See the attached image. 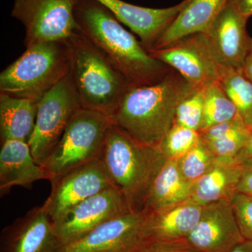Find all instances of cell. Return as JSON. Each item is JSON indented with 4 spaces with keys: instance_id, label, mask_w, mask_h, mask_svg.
I'll use <instances>...</instances> for the list:
<instances>
[{
    "instance_id": "e0dca14e",
    "label": "cell",
    "mask_w": 252,
    "mask_h": 252,
    "mask_svg": "<svg viewBox=\"0 0 252 252\" xmlns=\"http://www.w3.org/2000/svg\"><path fill=\"white\" fill-rule=\"evenodd\" d=\"M203 209V206L190 199L161 210L144 211L147 242L187 239L198 223Z\"/></svg>"
},
{
    "instance_id": "277c9868",
    "label": "cell",
    "mask_w": 252,
    "mask_h": 252,
    "mask_svg": "<svg viewBox=\"0 0 252 252\" xmlns=\"http://www.w3.org/2000/svg\"><path fill=\"white\" fill-rule=\"evenodd\" d=\"M66 41L70 54L69 76L81 107L112 119L129 86L125 78L79 31Z\"/></svg>"
},
{
    "instance_id": "2e32d148",
    "label": "cell",
    "mask_w": 252,
    "mask_h": 252,
    "mask_svg": "<svg viewBox=\"0 0 252 252\" xmlns=\"http://www.w3.org/2000/svg\"><path fill=\"white\" fill-rule=\"evenodd\" d=\"M61 245L42 206L32 209L1 233V252H57Z\"/></svg>"
},
{
    "instance_id": "ffe728a7",
    "label": "cell",
    "mask_w": 252,
    "mask_h": 252,
    "mask_svg": "<svg viewBox=\"0 0 252 252\" xmlns=\"http://www.w3.org/2000/svg\"><path fill=\"white\" fill-rule=\"evenodd\" d=\"M228 1L190 0L151 50L162 49L185 36L205 32Z\"/></svg>"
},
{
    "instance_id": "4dcf8cb0",
    "label": "cell",
    "mask_w": 252,
    "mask_h": 252,
    "mask_svg": "<svg viewBox=\"0 0 252 252\" xmlns=\"http://www.w3.org/2000/svg\"><path fill=\"white\" fill-rule=\"evenodd\" d=\"M137 252H198L184 240L172 241H149Z\"/></svg>"
},
{
    "instance_id": "484cf974",
    "label": "cell",
    "mask_w": 252,
    "mask_h": 252,
    "mask_svg": "<svg viewBox=\"0 0 252 252\" xmlns=\"http://www.w3.org/2000/svg\"><path fill=\"white\" fill-rule=\"evenodd\" d=\"M200 141L198 131L174 124L158 147L167 159L179 160Z\"/></svg>"
},
{
    "instance_id": "9a60e30c",
    "label": "cell",
    "mask_w": 252,
    "mask_h": 252,
    "mask_svg": "<svg viewBox=\"0 0 252 252\" xmlns=\"http://www.w3.org/2000/svg\"><path fill=\"white\" fill-rule=\"evenodd\" d=\"M96 1L103 5L122 24L137 34L144 47L149 51L190 0H183L180 4L163 9L137 6L123 0Z\"/></svg>"
},
{
    "instance_id": "5bb4252c",
    "label": "cell",
    "mask_w": 252,
    "mask_h": 252,
    "mask_svg": "<svg viewBox=\"0 0 252 252\" xmlns=\"http://www.w3.org/2000/svg\"><path fill=\"white\" fill-rule=\"evenodd\" d=\"M248 19L228 2L204 32L217 60L225 69L243 67L250 44Z\"/></svg>"
},
{
    "instance_id": "9c48e42d",
    "label": "cell",
    "mask_w": 252,
    "mask_h": 252,
    "mask_svg": "<svg viewBox=\"0 0 252 252\" xmlns=\"http://www.w3.org/2000/svg\"><path fill=\"white\" fill-rule=\"evenodd\" d=\"M148 52L179 73L193 88L219 82L226 69L219 62L204 33L185 36Z\"/></svg>"
},
{
    "instance_id": "d590c367",
    "label": "cell",
    "mask_w": 252,
    "mask_h": 252,
    "mask_svg": "<svg viewBox=\"0 0 252 252\" xmlns=\"http://www.w3.org/2000/svg\"><path fill=\"white\" fill-rule=\"evenodd\" d=\"M230 252H252V241L244 240L235 246Z\"/></svg>"
},
{
    "instance_id": "44dd1931",
    "label": "cell",
    "mask_w": 252,
    "mask_h": 252,
    "mask_svg": "<svg viewBox=\"0 0 252 252\" xmlns=\"http://www.w3.org/2000/svg\"><path fill=\"white\" fill-rule=\"evenodd\" d=\"M193 186L181 173L177 160L167 159L151 185L144 211H156L190 200Z\"/></svg>"
},
{
    "instance_id": "d6a6232c",
    "label": "cell",
    "mask_w": 252,
    "mask_h": 252,
    "mask_svg": "<svg viewBox=\"0 0 252 252\" xmlns=\"http://www.w3.org/2000/svg\"><path fill=\"white\" fill-rule=\"evenodd\" d=\"M228 2L234 6L239 12L245 17H252V0H229Z\"/></svg>"
},
{
    "instance_id": "4316f807",
    "label": "cell",
    "mask_w": 252,
    "mask_h": 252,
    "mask_svg": "<svg viewBox=\"0 0 252 252\" xmlns=\"http://www.w3.org/2000/svg\"><path fill=\"white\" fill-rule=\"evenodd\" d=\"M205 87L193 88L182 99L176 111L175 124L200 132L203 123Z\"/></svg>"
},
{
    "instance_id": "30bf717a",
    "label": "cell",
    "mask_w": 252,
    "mask_h": 252,
    "mask_svg": "<svg viewBox=\"0 0 252 252\" xmlns=\"http://www.w3.org/2000/svg\"><path fill=\"white\" fill-rule=\"evenodd\" d=\"M51 183V193L42 207L53 223L86 199L114 187L101 158L66 172Z\"/></svg>"
},
{
    "instance_id": "e575fe53",
    "label": "cell",
    "mask_w": 252,
    "mask_h": 252,
    "mask_svg": "<svg viewBox=\"0 0 252 252\" xmlns=\"http://www.w3.org/2000/svg\"><path fill=\"white\" fill-rule=\"evenodd\" d=\"M236 158L241 162L252 159V126L250 127V134L248 142Z\"/></svg>"
},
{
    "instance_id": "3957f363",
    "label": "cell",
    "mask_w": 252,
    "mask_h": 252,
    "mask_svg": "<svg viewBox=\"0 0 252 252\" xmlns=\"http://www.w3.org/2000/svg\"><path fill=\"white\" fill-rule=\"evenodd\" d=\"M101 159L113 186L131 209L143 211L151 185L167 160L159 147L142 143L112 124Z\"/></svg>"
},
{
    "instance_id": "f546056e",
    "label": "cell",
    "mask_w": 252,
    "mask_h": 252,
    "mask_svg": "<svg viewBox=\"0 0 252 252\" xmlns=\"http://www.w3.org/2000/svg\"><path fill=\"white\" fill-rule=\"evenodd\" d=\"M248 126L240 116L228 122L212 126L206 130L200 132V139L203 142H210L222 138ZM250 127V126H249Z\"/></svg>"
},
{
    "instance_id": "7a4b0ae2",
    "label": "cell",
    "mask_w": 252,
    "mask_h": 252,
    "mask_svg": "<svg viewBox=\"0 0 252 252\" xmlns=\"http://www.w3.org/2000/svg\"><path fill=\"white\" fill-rule=\"evenodd\" d=\"M193 89L175 70L156 84L129 86L113 124L142 143L158 147L175 124L177 107Z\"/></svg>"
},
{
    "instance_id": "f1b7e54d",
    "label": "cell",
    "mask_w": 252,
    "mask_h": 252,
    "mask_svg": "<svg viewBox=\"0 0 252 252\" xmlns=\"http://www.w3.org/2000/svg\"><path fill=\"white\" fill-rule=\"evenodd\" d=\"M230 202L243 238L252 241V196L237 193Z\"/></svg>"
},
{
    "instance_id": "4fadbf2b",
    "label": "cell",
    "mask_w": 252,
    "mask_h": 252,
    "mask_svg": "<svg viewBox=\"0 0 252 252\" xmlns=\"http://www.w3.org/2000/svg\"><path fill=\"white\" fill-rule=\"evenodd\" d=\"M198 252H230L245 240L230 200L203 206L198 223L187 238Z\"/></svg>"
},
{
    "instance_id": "836d02e7",
    "label": "cell",
    "mask_w": 252,
    "mask_h": 252,
    "mask_svg": "<svg viewBox=\"0 0 252 252\" xmlns=\"http://www.w3.org/2000/svg\"><path fill=\"white\" fill-rule=\"evenodd\" d=\"M241 70L244 75L252 83V36L250 37L248 54L244 61Z\"/></svg>"
},
{
    "instance_id": "6da1fadb",
    "label": "cell",
    "mask_w": 252,
    "mask_h": 252,
    "mask_svg": "<svg viewBox=\"0 0 252 252\" xmlns=\"http://www.w3.org/2000/svg\"><path fill=\"white\" fill-rule=\"evenodd\" d=\"M75 19L78 31L108 59L128 86L156 84L173 70L152 57L141 41L96 0H80Z\"/></svg>"
},
{
    "instance_id": "603a6c76",
    "label": "cell",
    "mask_w": 252,
    "mask_h": 252,
    "mask_svg": "<svg viewBox=\"0 0 252 252\" xmlns=\"http://www.w3.org/2000/svg\"><path fill=\"white\" fill-rule=\"evenodd\" d=\"M220 82L222 89L234 104L238 115L252 126V83L241 69H226Z\"/></svg>"
},
{
    "instance_id": "5b68a950",
    "label": "cell",
    "mask_w": 252,
    "mask_h": 252,
    "mask_svg": "<svg viewBox=\"0 0 252 252\" xmlns=\"http://www.w3.org/2000/svg\"><path fill=\"white\" fill-rule=\"evenodd\" d=\"M70 62L67 41L29 46L0 74V94L39 102L69 74Z\"/></svg>"
},
{
    "instance_id": "1f68e13d",
    "label": "cell",
    "mask_w": 252,
    "mask_h": 252,
    "mask_svg": "<svg viewBox=\"0 0 252 252\" xmlns=\"http://www.w3.org/2000/svg\"><path fill=\"white\" fill-rule=\"evenodd\" d=\"M238 193L252 196V159L243 162V171L239 182Z\"/></svg>"
},
{
    "instance_id": "7c38bea8",
    "label": "cell",
    "mask_w": 252,
    "mask_h": 252,
    "mask_svg": "<svg viewBox=\"0 0 252 252\" xmlns=\"http://www.w3.org/2000/svg\"><path fill=\"white\" fill-rule=\"evenodd\" d=\"M133 211L116 187L102 190L81 202L54 223L61 245L72 243L114 217Z\"/></svg>"
},
{
    "instance_id": "8992f818",
    "label": "cell",
    "mask_w": 252,
    "mask_h": 252,
    "mask_svg": "<svg viewBox=\"0 0 252 252\" xmlns=\"http://www.w3.org/2000/svg\"><path fill=\"white\" fill-rule=\"evenodd\" d=\"M111 118L81 107L71 118L64 133L42 167L50 182L66 172L100 158Z\"/></svg>"
},
{
    "instance_id": "d6986e66",
    "label": "cell",
    "mask_w": 252,
    "mask_h": 252,
    "mask_svg": "<svg viewBox=\"0 0 252 252\" xmlns=\"http://www.w3.org/2000/svg\"><path fill=\"white\" fill-rule=\"evenodd\" d=\"M243 162L237 158H217L211 170L194 183L191 200L202 206L231 200L238 193Z\"/></svg>"
},
{
    "instance_id": "7402d4cb",
    "label": "cell",
    "mask_w": 252,
    "mask_h": 252,
    "mask_svg": "<svg viewBox=\"0 0 252 252\" xmlns=\"http://www.w3.org/2000/svg\"><path fill=\"white\" fill-rule=\"evenodd\" d=\"M38 102L0 94L1 142L21 140L29 142L37 114Z\"/></svg>"
},
{
    "instance_id": "ac0fdd59",
    "label": "cell",
    "mask_w": 252,
    "mask_h": 252,
    "mask_svg": "<svg viewBox=\"0 0 252 252\" xmlns=\"http://www.w3.org/2000/svg\"><path fill=\"white\" fill-rule=\"evenodd\" d=\"M47 180L45 170L34 160L28 142L8 140L0 151V193L14 187H28L36 181Z\"/></svg>"
},
{
    "instance_id": "ba28073f",
    "label": "cell",
    "mask_w": 252,
    "mask_h": 252,
    "mask_svg": "<svg viewBox=\"0 0 252 252\" xmlns=\"http://www.w3.org/2000/svg\"><path fill=\"white\" fill-rule=\"evenodd\" d=\"M81 107L69 73L38 102L35 126L28 144L39 165L42 166Z\"/></svg>"
},
{
    "instance_id": "83f0119b",
    "label": "cell",
    "mask_w": 252,
    "mask_h": 252,
    "mask_svg": "<svg viewBox=\"0 0 252 252\" xmlns=\"http://www.w3.org/2000/svg\"><path fill=\"white\" fill-rule=\"evenodd\" d=\"M250 134V127L247 126L222 138L203 142L217 158H236L246 145Z\"/></svg>"
},
{
    "instance_id": "8fae6325",
    "label": "cell",
    "mask_w": 252,
    "mask_h": 252,
    "mask_svg": "<svg viewBox=\"0 0 252 252\" xmlns=\"http://www.w3.org/2000/svg\"><path fill=\"white\" fill-rule=\"evenodd\" d=\"M146 212L130 211L114 217L57 252H137L147 243Z\"/></svg>"
},
{
    "instance_id": "52a82bcc",
    "label": "cell",
    "mask_w": 252,
    "mask_h": 252,
    "mask_svg": "<svg viewBox=\"0 0 252 252\" xmlns=\"http://www.w3.org/2000/svg\"><path fill=\"white\" fill-rule=\"evenodd\" d=\"M80 0H14L11 16L26 31V48L66 41L78 31L75 9Z\"/></svg>"
},
{
    "instance_id": "cb8c5ba5",
    "label": "cell",
    "mask_w": 252,
    "mask_h": 252,
    "mask_svg": "<svg viewBox=\"0 0 252 252\" xmlns=\"http://www.w3.org/2000/svg\"><path fill=\"white\" fill-rule=\"evenodd\" d=\"M238 116L234 104L225 94L220 82L210 83L204 88L203 123L200 132L233 120Z\"/></svg>"
},
{
    "instance_id": "d4e9b609",
    "label": "cell",
    "mask_w": 252,
    "mask_h": 252,
    "mask_svg": "<svg viewBox=\"0 0 252 252\" xmlns=\"http://www.w3.org/2000/svg\"><path fill=\"white\" fill-rule=\"evenodd\" d=\"M216 160V156L200 139L193 149L177 160V163L186 180L195 183L211 170Z\"/></svg>"
}]
</instances>
